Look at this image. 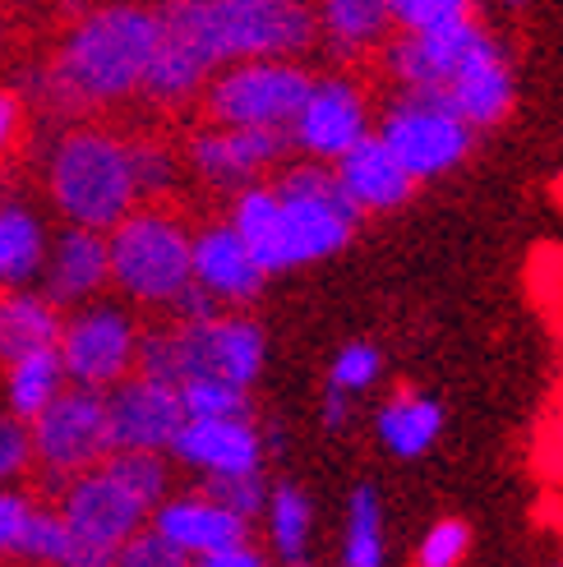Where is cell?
<instances>
[{
    "label": "cell",
    "instance_id": "obj_22",
    "mask_svg": "<svg viewBox=\"0 0 563 567\" xmlns=\"http://www.w3.org/2000/svg\"><path fill=\"white\" fill-rule=\"evenodd\" d=\"M315 19H319V38L342 55V61L383 51L392 28H398L388 0H315Z\"/></svg>",
    "mask_w": 563,
    "mask_h": 567
},
{
    "label": "cell",
    "instance_id": "obj_41",
    "mask_svg": "<svg viewBox=\"0 0 563 567\" xmlns=\"http://www.w3.org/2000/svg\"><path fill=\"white\" fill-rule=\"evenodd\" d=\"M19 130H23V111H19V102H14L10 93H0V157L14 148Z\"/></svg>",
    "mask_w": 563,
    "mask_h": 567
},
{
    "label": "cell",
    "instance_id": "obj_18",
    "mask_svg": "<svg viewBox=\"0 0 563 567\" xmlns=\"http://www.w3.org/2000/svg\"><path fill=\"white\" fill-rule=\"evenodd\" d=\"M47 296L55 305H83L111 281V240L98 226L70 221L47 249Z\"/></svg>",
    "mask_w": 563,
    "mask_h": 567
},
{
    "label": "cell",
    "instance_id": "obj_32",
    "mask_svg": "<svg viewBox=\"0 0 563 567\" xmlns=\"http://www.w3.org/2000/svg\"><path fill=\"white\" fill-rule=\"evenodd\" d=\"M130 166H134V185H139V204H157L162 194H172L181 166L176 153L157 144V138H134L130 144Z\"/></svg>",
    "mask_w": 563,
    "mask_h": 567
},
{
    "label": "cell",
    "instance_id": "obj_12",
    "mask_svg": "<svg viewBox=\"0 0 563 567\" xmlns=\"http://www.w3.org/2000/svg\"><path fill=\"white\" fill-rule=\"evenodd\" d=\"M106 415H111V443L116 447L172 452L185 424V402L176 383L134 370L106 388Z\"/></svg>",
    "mask_w": 563,
    "mask_h": 567
},
{
    "label": "cell",
    "instance_id": "obj_10",
    "mask_svg": "<svg viewBox=\"0 0 563 567\" xmlns=\"http://www.w3.org/2000/svg\"><path fill=\"white\" fill-rule=\"evenodd\" d=\"M291 144V130H264V125H217L208 121V130L190 134L185 157H190V172L199 176L213 189H245L264 181L273 166L287 157Z\"/></svg>",
    "mask_w": 563,
    "mask_h": 567
},
{
    "label": "cell",
    "instance_id": "obj_13",
    "mask_svg": "<svg viewBox=\"0 0 563 567\" xmlns=\"http://www.w3.org/2000/svg\"><path fill=\"white\" fill-rule=\"evenodd\" d=\"M490 33L475 14H462V19H448V23H434V28H416V33H402L398 42L383 47V65L388 74L402 83V89H443L448 79L462 70L467 55L481 47Z\"/></svg>",
    "mask_w": 563,
    "mask_h": 567
},
{
    "label": "cell",
    "instance_id": "obj_16",
    "mask_svg": "<svg viewBox=\"0 0 563 567\" xmlns=\"http://www.w3.org/2000/svg\"><path fill=\"white\" fill-rule=\"evenodd\" d=\"M172 452L204 475H245L264 462V443L249 415H185Z\"/></svg>",
    "mask_w": 563,
    "mask_h": 567
},
{
    "label": "cell",
    "instance_id": "obj_35",
    "mask_svg": "<svg viewBox=\"0 0 563 567\" xmlns=\"http://www.w3.org/2000/svg\"><path fill=\"white\" fill-rule=\"evenodd\" d=\"M471 549V530L458 522V517H443L426 530V540L416 549V563L420 567H458Z\"/></svg>",
    "mask_w": 563,
    "mask_h": 567
},
{
    "label": "cell",
    "instance_id": "obj_25",
    "mask_svg": "<svg viewBox=\"0 0 563 567\" xmlns=\"http://www.w3.org/2000/svg\"><path fill=\"white\" fill-rule=\"evenodd\" d=\"M375 430H379L388 452H398V457H420V452H430V443L439 439L443 411L420 392H398L383 402Z\"/></svg>",
    "mask_w": 563,
    "mask_h": 567
},
{
    "label": "cell",
    "instance_id": "obj_26",
    "mask_svg": "<svg viewBox=\"0 0 563 567\" xmlns=\"http://www.w3.org/2000/svg\"><path fill=\"white\" fill-rule=\"evenodd\" d=\"M65 383H70V374H65L61 347L28 351V355L10 360V411L19 420H33L38 411H47L55 396L65 392Z\"/></svg>",
    "mask_w": 563,
    "mask_h": 567
},
{
    "label": "cell",
    "instance_id": "obj_3",
    "mask_svg": "<svg viewBox=\"0 0 563 567\" xmlns=\"http://www.w3.org/2000/svg\"><path fill=\"white\" fill-rule=\"evenodd\" d=\"M111 240V281L134 305H172L194 281V236L185 221L162 204H134L116 226Z\"/></svg>",
    "mask_w": 563,
    "mask_h": 567
},
{
    "label": "cell",
    "instance_id": "obj_31",
    "mask_svg": "<svg viewBox=\"0 0 563 567\" xmlns=\"http://www.w3.org/2000/svg\"><path fill=\"white\" fill-rule=\"evenodd\" d=\"M185 415H249V388L222 374H194L181 383Z\"/></svg>",
    "mask_w": 563,
    "mask_h": 567
},
{
    "label": "cell",
    "instance_id": "obj_1",
    "mask_svg": "<svg viewBox=\"0 0 563 567\" xmlns=\"http://www.w3.org/2000/svg\"><path fill=\"white\" fill-rule=\"evenodd\" d=\"M157 47V10L149 6H98L83 14L51 65V97L61 106H111L144 89Z\"/></svg>",
    "mask_w": 563,
    "mask_h": 567
},
{
    "label": "cell",
    "instance_id": "obj_5",
    "mask_svg": "<svg viewBox=\"0 0 563 567\" xmlns=\"http://www.w3.org/2000/svg\"><path fill=\"white\" fill-rule=\"evenodd\" d=\"M204 28L222 65L259 55H300L319 38L309 0H199Z\"/></svg>",
    "mask_w": 563,
    "mask_h": 567
},
{
    "label": "cell",
    "instance_id": "obj_36",
    "mask_svg": "<svg viewBox=\"0 0 563 567\" xmlns=\"http://www.w3.org/2000/svg\"><path fill=\"white\" fill-rule=\"evenodd\" d=\"M116 563H125V567H181L185 563V554L166 540V535L149 522V526H139L130 540L121 545V554H116Z\"/></svg>",
    "mask_w": 563,
    "mask_h": 567
},
{
    "label": "cell",
    "instance_id": "obj_40",
    "mask_svg": "<svg viewBox=\"0 0 563 567\" xmlns=\"http://www.w3.org/2000/svg\"><path fill=\"white\" fill-rule=\"evenodd\" d=\"M204 567H259L264 563V554L255 549V540H232V545H222V549H213L208 558H199Z\"/></svg>",
    "mask_w": 563,
    "mask_h": 567
},
{
    "label": "cell",
    "instance_id": "obj_19",
    "mask_svg": "<svg viewBox=\"0 0 563 567\" xmlns=\"http://www.w3.org/2000/svg\"><path fill=\"white\" fill-rule=\"evenodd\" d=\"M264 277L268 272L232 221H213L194 236V281L208 287L222 305H249L264 291Z\"/></svg>",
    "mask_w": 563,
    "mask_h": 567
},
{
    "label": "cell",
    "instance_id": "obj_4",
    "mask_svg": "<svg viewBox=\"0 0 563 567\" xmlns=\"http://www.w3.org/2000/svg\"><path fill=\"white\" fill-rule=\"evenodd\" d=\"M309 89H315V74L296 65V55H259V61L222 65L199 97H204V116L217 125L291 130Z\"/></svg>",
    "mask_w": 563,
    "mask_h": 567
},
{
    "label": "cell",
    "instance_id": "obj_29",
    "mask_svg": "<svg viewBox=\"0 0 563 567\" xmlns=\"http://www.w3.org/2000/svg\"><path fill=\"white\" fill-rule=\"evenodd\" d=\"M268 540L277 549V558L287 563H300L305 558V545H309V522H315V513H309V498L296 489V485H282L268 494Z\"/></svg>",
    "mask_w": 563,
    "mask_h": 567
},
{
    "label": "cell",
    "instance_id": "obj_24",
    "mask_svg": "<svg viewBox=\"0 0 563 567\" xmlns=\"http://www.w3.org/2000/svg\"><path fill=\"white\" fill-rule=\"evenodd\" d=\"M47 268V231L38 213L0 204V287H28Z\"/></svg>",
    "mask_w": 563,
    "mask_h": 567
},
{
    "label": "cell",
    "instance_id": "obj_42",
    "mask_svg": "<svg viewBox=\"0 0 563 567\" xmlns=\"http://www.w3.org/2000/svg\"><path fill=\"white\" fill-rule=\"evenodd\" d=\"M554 204H563V176L554 181Z\"/></svg>",
    "mask_w": 563,
    "mask_h": 567
},
{
    "label": "cell",
    "instance_id": "obj_14",
    "mask_svg": "<svg viewBox=\"0 0 563 567\" xmlns=\"http://www.w3.org/2000/svg\"><path fill=\"white\" fill-rule=\"evenodd\" d=\"M402 93L448 106L471 130H490L513 111V70H509V61H503V51L494 47V38H485L443 89H402Z\"/></svg>",
    "mask_w": 563,
    "mask_h": 567
},
{
    "label": "cell",
    "instance_id": "obj_6",
    "mask_svg": "<svg viewBox=\"0 0 563 567\" xmlns=\"http://www.w3.org/2000/svg\"><path fill=\"white\" fill-rule=\"evenodd\" d=\"M273 189L282 194L287 217H291L296 268L337 254L356 236V221L365 217L356 208V198L342 189V181H337L332 162H319V157H305V162L287 166V172L273 181Z\"/></svg>",
    "mask_w": 563,
    "mask_h": 567
},
{
    "label": "cell",
    "instance_id": "obj_23",
    "mask_svg": "<svg viewBox=\"0 0 563 567\" xmlns=\"http://www.w3.org/2000/svg\"><path fill=\"white\" fill-rule=\"evenodd\" d=\"M61 305L51 296H33V291H19L0 300V360H19L28 351H42V347H61Z\"/></svg>",
    "mask_w": 563,
    "mask_h": 567
},
{
    "label": "cell",
    "instance_id": "obj_30",
    "mask_svg": "<svg viewBox=\"0 0 563 567\" xmlns=\"http://www.w3.org/2000/svg\"><path fill=\"white\" fill-rule=\"evenodd\" d=\"M102 466L116 475L121 485L149 507V513L166 498V462H162V452H149V447H111Z\"/></svg>",
    "mask_w": 563,
    "mask_h": 567
},
{
    "label": "cell",
    "instance_id": "obj_34",
    "mask_svg": "<svg viewBox=\"0 0 563 567\" xmlns=\"http://www.w3.org/2000/svg\"><path fill=\"white\" fill-rule=\"evenodd\" d=\"M379 370H383V360H379V351L370 342H347L342 351H337L332 370H328V388L356 396V392H365L379 379Z\"/></svg>",
    "mask_w": 563,
    "mask_h": 567
},
{
    "label": "cell",
    "instance_id": "obj_20",
    "mask_svg": "<svg viewBox=\"0 0 563 567\" xmlns=\"http://www.w3.org/2000/svg\"><path fill=\"white\" fill-rule=\"evenodd\" d=\"M166 540H172L185 558H208L213 549L232 545V540H245L249 535V522L227 513L217 498L208 494H190V498H162L149 517Z\"/></svg>",
    "mask_w": 563,
    "mask_h": 567
},
{
    "label": "cell",
    "instance_id": "obj_27",
    "mask_svg": "<svg viewBox=\"0 0 563 567\" xmlns=\"http://www.w3.org/2000/svg\"><path fill=\"white\" fill-rule=\"evenodd\" d=\"M14 554L28 558V563H70V567H79V540H74V530H70L61 507H38L33 503Z\"/></svg>",
    "mask_w": 563,
    "mask_h": 567
},
{
    "label": "cell",
    "instance_id": "obj_2",
    "mask_svg": "<svg viewBox=\"0 0 563 567\" xmlns=\"http://www.w3.org/2000/svg\"><path fill=\"white\" fill-rule=\"evenodd\" d=\"M47 185L65 221L98 231H111L139 204L130 144L106 130H70L51 153Z\"/></svg>",
    "mask_w": 563,
    "mask_h": 567
},
{
    "label": "cell",
    "instance_id": "obj_37",
    "mask_svg": "<svg viewBox=\"0 0 563 567\" xmlns=\"http://www.w3.org/2000/svg\"><path fill=\"white\" fill-rule=\"evenodd\" d=\"M388 10L402 33H416V28H434V23L471 14V0H388Z\"/></svg>",
    "mask_w": 563,
    "mask_h": 567
},
{
    "label": "cell",
    "instance_id": "obj_15",
    "mask_svg": "<svg viewBox=\"0 0 563 567\" xmlns=\"http://www.w3.org/2000/svg\"><path fill=\"white\" fill-rule=\"evenodd\" d=\"M360 134H370V111H365V97L351 79H315L305 106L291 121V144L305 157L332 162L342 157Z\"/></svg>",
    "mask_w": 563,
    "mask_h": 567
},
{
    "label": "cell",
    "instance_id": "obj_21",
    "mask_svg": "<svg viewBox=\"0 0 563 567\" xmlns=\"http://www.w3.org/2000/svg\"><path fill=\"white\" fill-rule=\"evenodd\" d=\"M232 226L240 231V240L249 245V254L259 259L264 272H287L296 268V245H291V217L287 204L273 185H245L236 189L232 204Z\"/></svg>",
    "mask_w": 563,
    "mask_h": 567
},
{
    "label": "cell",
    "instance_id": "obj_8",
    "mask_svg": "<svg viewBox=\"0 0 563 567\" xmlns=\"http://www.w3.org/2000/svg\"><path fill=\"white\" fill-rule=\"evenodd\" d=\"M61 513L79 540V567L83 563H116L121 545L153 517L106 466H89L65 480Z\"/></svg>",
    "mask_w": 563,
    "mask_h": 567
},
{
    "label": "cell",
    "instance_id": "obj_11",
    "mask_svg": "<svg viewBox=\"0 0 563 567\" xmlns=\"http://www.w3.org/2000/svg\"><path fill=\"white\" fill-rule=\"evenodd\" d=\"M61 360L70 383L83 388H111L134 374L139 360V323L116 305H89L61 328Z\"/></svg>",
    "mask_w": 563,
    "mask_h": 567
},
{
    "label": "cell",
    "instance_id": "obj_43",
    "mask_svg": "<svg viewBox=\"0 0 563 567\" xmlns=\"http://www.w3.org/2000/svg\"><path fill=\"white\" fill-rule=\"evenodd\" d=\"M509 6H522V0H509Z\"/></svg>",
    "mask_w": 563,
    "mask_h": 567
},
{
    "label": "cell",
    "instance_id": "obj_17",
    "mask_svg": "<svg viewBox=\"0 0 563 567\" xmlns=\"http://www.w3.org/2000/svg\"><path fill=\"white\" fill-rule=\"evenodd\" d=\"M332 172L360 213H398L420 185L383 144V134H360L342 157H332Z\"/></svg>",
    "mask_w": 563,
    "mask_h": 567
},
{
    "label": "cell",
    "instance_id": "obj_38",
    "mask_svg": "<svg viewBox=\"0 0 563 567\" xmlns=\"http://www.w3.org/2000/svg\"><path fill=\"white\" fill-rule=\"evenodd\" d=\"M33 462V430L19 415H0V485L28 471Z\"/></svg>",
    "mask_w": 563,
    "mask_h": 567
},
{
    "label": "cell",
    "instance_id": "obj_7",
    "mask_svg": "<svg viewBox=\"0 0 563 567\" xmlns=\"http://www.w3.org/2000/svg\"><path fill=\"white\" fill-rule=\"evenodd\" d=\"M33 430V462L47 471L51 485L65 489V480L102 466L111 443V415H106V392L102 388H83L70 383L47 411L28 420Z\"/></svg>",
    "mask_w": 563,
    "mask_h": 567
},
{
    "label": "cell",
    "instance_id": "obj_9",
    "mask_svg": "<svg viewBox=\"0 0 563 567\" xmlns=\"http://www.w3.org/2000/svg\"><path fill=\"white\" fill-rule=\"evenodd\" d=\"M379 134L416 181H434L443 172H453V166L467 157L475 130L462 116H453L448 106L402 93L383 116Z\"/></svg>",
    "mask_w": 563,
    "mask_h": 567
},
{
    "label": "cell",
    "instance_id": "obj_33",
    "mask_svg": "<svg viewBox=\"0 0 563 567\" xmlns=\"http://www.w3.org/2000/svg\"><path fill=\"white\" fill-rule=\"evenodd\" d=\"M208 498H217L227 513L245 517V522H255L268 513V489H264V480L259 471H245V475H208V485H204Z\"/></svg>",
    "mask_w": 563,
    "mask_h": 567
},
{
    "label": "cell",
    "instance_id": "obj_28",
    "mask_svg": "<svg viewBox=\"0 0 563 567\" xmlns=\"http://www.w3.org/2000/svg\"><path fill=\"white\" fill-rule=\"evenodd\" d=\"M347 567H379L383 563V503L370 485H360L347 507V540H342Z\"/></svg>",
    "mask_w": 563,
    "mask_h": 567
},
{
    "label": "cell",
    "instance_id": "obj_39",
    "mask_svg": "<svg viewBox=\"0 0 563 567\" xmlns=\"http://www.w3.org/2000/svg\"><path fill=\"white\" fill-rule=\"evenodd\" d=\"M33 513V503L14 489H0V558L19 549V535H23V522Z\"/></svg>",
    "mask_w": 563,
    "mask_h": 567
}]
</instances>
